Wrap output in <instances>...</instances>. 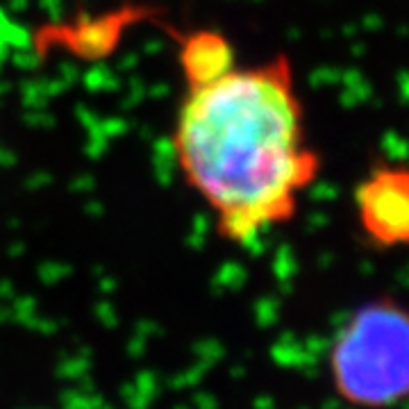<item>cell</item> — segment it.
I'll use <instances>...</instances> for the list:
<instances>
[{"label": "cell", "instance_id": "cell-2", "mask_svg": "<svg viewBox=\"0 0 409 409\" xmlns=\"http://www.w3.org/2000/svg\"><path fill=\"white\" fill-rule=\"evenodd\" d=\"M334 391L350 407L391 409L409 400V307L394 298L359 305L327 355Z\"/></svg>", "mask_w": 409, "mask_h": 409}, {"label": "cell", "instance_id": "cell-5", "mask_svg": "<svg viewBox=\"0 0 409 409\" xmlns=\"http://www.w3.org/2000/svg\"><path fill=\"white\" fill-rule=\"evenodd\" d=\"M173 39L184 87L211 82L239 64L234 44L216 28L177 30Z\"/></svg>", "mask_w": 409, "mask_h": 409}, {"label": "cell", "instance_id": "cell-1", "mask_svg": "<svg viewBox=\"0 0 409 409\" xmlns=\"http://www.w3.org/2000/svg\"><path fill=\"white\" fill-rule=\"evenodd\" d=\"M171 150L216 234L234 245L289 223L321 173L293 64L282 53L186 87Z\"/></svg>", "mask_w": 409, "mask_h": 409}, {"label": "cell", "instance_id": "cell-3", "mask_svg": "<svg viewBox=\"0 0 409 409\" xmlns=\"http://www.w3.org/2000/svg\"><path fill=\"white\" fill-rule=\"evenodd\" d=\"M357 225L378 248L409 245V168L380 164L355 189Z\"/></svg>", "mask_w": 409, "mask_h": 409}, {"label": "cell", "instance_id": "cell-4", "mask_svg": "<svg viewBox=\"0 0 409 409\" xmlns=\"http://www.w3.org/2000/svg\"><path fill=\"white\" fill-rule=\"evenodd\" d=\"M146 16H148L146 7H121V10L107 14L80 16V19L62 23L57 28H46L44 44L69 46L73 55L96 60V57L110 55L121 44V37L130 21L146 19Z\"/></svg>", "mask_w": 409, "mask_h": 409}]
</instances>
